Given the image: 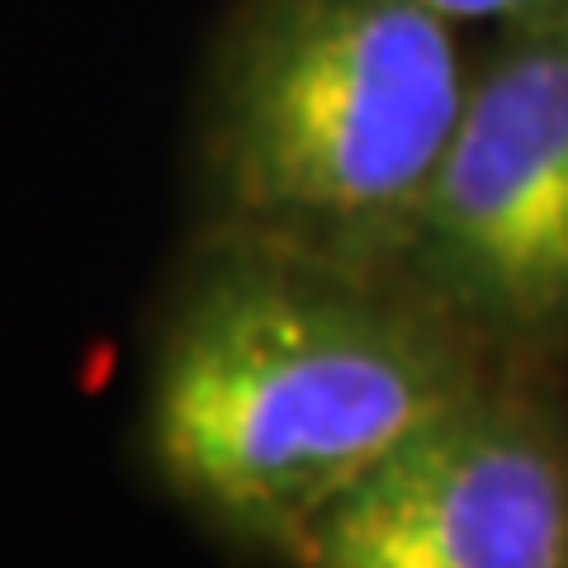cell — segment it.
Listing matches in <instances>:
<instances>
[{
    "instance_id": "obj_1",
    "label": "cell",
    "mask_w": 568,
    "mask_h": 568,
    "mask_svg": "<svg viewBox=\"0 0 568 568\" xmlns=\"http://www.w3.org/2000/svg\"><path fill=\"white\" fill-rule=\"evenodd\" d=\"M488 379V351L394 275L200 237L152 332L142 459L190 517L284 555Z\"/></svg>"
},
{
    "instance_id": "obj_2",
    "label": "cell",
    "mask_w": 568,
    "mask_h": 568,
    "mask_svg": "<svg viewBox=\"0 0 568 568\" xmlns=\"http://www.w3.org/2000/svg\"><path fill=\"white\" fill-rule=\"evenodd\" d=\"M469 77L426 0H233L194 114L200 237L394 275Z\"/></svg>"
},
{
    "instance_id": "obj_3",
    "label": "cell",
    "mask_w": 568,
    "mask_h": 568,
    "mask_svg": "<svg viewBox=\"0 0 568 568\" xmlns=\"http://www.w3.org/2000/svg\"><path fill=\"white\" fill-rule=\"evenodd\" d=\"M394 280L488 355L568 351V24L493 33Z\"/></svg>"
},
{
    "instance_id": "obj_4",
    "label": "cell",
    "mask_w": 568,
    "mask_h": 568,
    "mask_svg": "<svg viewBox=\"0 0 568 568\" xmlns=\"http://www.w3.org/2000/svg\"><path fill=\"white\" fill-rule=\"evenodd\" d=\"M294 568H568V436L493 379L403 436L284 549Z\"/></svg>"
},
{
    "instance_id": "obj_5",
    "label": "cell",
    "mask_w": 568,
    "mask_h": 568,
    "mask_svg": "<svg viewBox=\"0 0 568 568\" xmlns=\"http://www.w3.org/2000/svg\"><path fill=\"white\" fill-rule=\"evenodd\" d=\"M440 10L450 24H488L493 33L507 29H545V24H568V0H426Z\"/></svg>"
}]
</instances>
